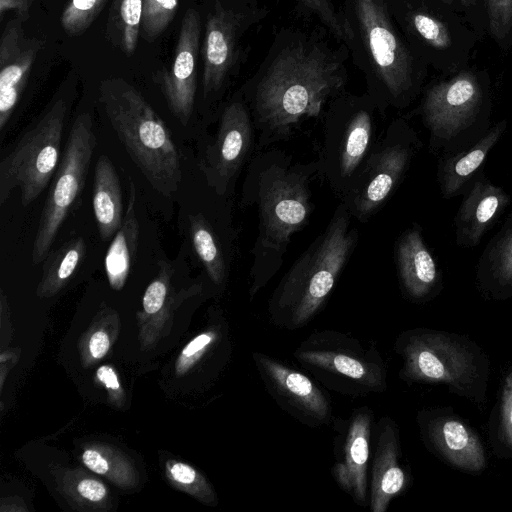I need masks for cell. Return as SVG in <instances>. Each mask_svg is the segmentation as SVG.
I'll return each instance as SVG.
<instances>
[{
  "label": "cell",
  "instance_id": "1",
  "mask_svg": "<svg viewBox=\"0 0 512 512\" xmlns=\"http://www.w3.org/2000/svg\"><path fill=\"white\" fill-rule=\"evenodd\" d=\"M318 172L317 162L297 163L278 150L250 159L241 205L253 204L258 212V233L251 249V297L280 270L292 235L308 223L310 181Z\"/></svg>",
  "mask_w": 512,
  "mask_h": 512
},
{
  "label": "cell",
  "instance_id": "2",
  "mask_svg": "<svg viewBox=\"0 0 512 512\" xmlns=\"http://www.w3.org/2000/svg\"><path fill=\"white\" fill-rule=\"evenodd\" d=\"M341 84L339 63L318 48L297 45L282 51L255 90L257 148L290 136L301 120L318 116Z\"/></svg>",
  "mask_w": 512,
  "mask_h": 512
},
{
  "label": "cell",
  "instance_id": "3",
  "mask_svg": "<svg viewBox=\"0 0 512 512\" xmlns=\"http://www.w3.org/2000/svg\"><path fill=\"white\" fill-rule=\"evenodd\" d=\"M99 100L118 139L150 185L170 197L182 179L170 130L145 97L121 78L105 79Z\"/></svg>",
  "mask_w": 512,
  "mask_h": 512
},
{
  "label": "cell",
  "instance_id": "4",
  "mask_svg": "<svg viewBox=\"0 0 512 512\" xmlns=\"http://www.w3.org/2000/svg\"><path fill=\"white\" fill-rule=\"evenodd\" d=\"M351 213L341 202L324 232L296 260L272 298L276 311L293 326L305 324L322 306L352 254L358 232Z\"/></svg>",
  "mask_w": 512,
  "mask_h": 512
},
{
  "label": "cell",
  "instance_id": "5",
  "mask_svg": "<svg viewBox=\"0 0 512 512\" xmlns=\"http://www.w3.org/2000/svg\"><path fill=\"white\" fill-rule=\"evenodd\" d=\"M419 114L429 133V152L436 157L469 147L491 127L487 95L468 71L430 87Z\"/></svg>",
  "mask_w": 512,
  "mask_h": 512
},
{
  "label": "cell",
  "instance_id": "6",
  "mask_svg": "<svg viewBox=\"0 0 512 512\" xmlns=\"http://www.w3.org/2000/svg\"><path fill=\"white\" fill-rule=\"evenodd\" d=\"M68 115L64 97L54 98L0 161V205L15 189L26 207L46 189L59 166Z\"/></svg>",
  "mask_w": 512,
  "mask_h": 512
},
{
  "label": "cell",
  "instance_id": "7",
  "mask_svg": "<svg viewBox=\"0 0 512 512\" xmlns=\"http://www.w3.org/2000/svg\"><path fill=\"white\" fill-rule=\"evenodd\" d=\"M97 140L90 113L77 115L69 131L59 166L49 187L33 241L31 260L43 262L80 197Z\"/></svg>",
  "mask_w": 512,
  "mask_h": 512
},
{
  "label": "cell",
  "instance_id": "8",
  "mask_svg": "<svg viewBox=\"0 0 512 512\" xmlns=\"http://www.w3.org/2000/svg\"><path fill=\"white\" fill-rule=\"evenodd\" d=\"M423 144L403 120L394 121L376 143L350 193L342 199L352 216L369 218L390 197L406 175Z\"/></svg>",
  "mask_w": 512,
  "mask_h": 512
},
{
  "label": "cell",
  "instance_id": "9",
  "mask_svg": "<svg viewBox=\"0 0 512 512\" xmlns=\"http://www.w3.org/2000/svg\"><path fill=\"white\" fill-rule=\"evenodd\" d=\"M372 111L351 108L349 113L329 115L324 128L318 171L343 199L353 189L375 147Z\"/></svg>",
  "mask_w": 512,
  "mask_h": 512
},
{
  "label": "cell",
  "instance_id": "10",
  "mask_svg": "<svg viewBox=\"0 0 512 512\" xmlns=\"http://www.w3.org/2000/svg\"><path fill=\"white\" fill-rule=\"evenodd\" d=\"M256 130L242 101L226 105L215 134L199 151L198 167L208 187L226 197L232 191L243 165L254 151Z\"/></svg>",
  "mask_w": 512,
  "mask_h": 512
},
{
  "label": "cell",
  "instance_id": "11",
  "mask_svg": "<svg viewBox=\"0 0 512 512\" xmlns=\"http://www.w3.org/2000/svg\"><path fill=\"white\" fill-rule=\"evenodd\" d=\"M363 40L378 75L393 99H401L412 87L408 51L396 35L381 0H356Z\"/></svg>",
  "mask_w": 512,
  "mask_h": 512
},
{
  "label": "cell",
  "instance_id": "12",
  "mask_svg": "<svg viewBox=\"0 0 512 512\" xmlns=\"http://www.w3.org/2000/svg\"><path fill=\"white\" fill-rule=\"evenodd\" d=\"M402 353L404 373L413 380L443 382L464 389L475 377L471 354L442 333L413 335Z\"/></svg>",
  "mask_w": 512,
  "mask_h": 512
},
{
  "label": "cell",
  "instance_id": "13",
  "mask_svg": "<svg viewBox=\"0 0 512 512\" xmlns=\"http://www.w3.org/2000/svg\"><path fill=\"white\" fill-rule=\"evenodd\" d=\"M200 32L198 12L188 9L181 21L173 61L159 77L167 105L182 125L189 122L195 104Z\"/></svg>",
  "mask_w": 512,
  "mask_h": 512
},
{
  "label": "cell",
  "instance_id": "14",
  "mask_svg": "<svg viewBox=\"0 0 512 512\" xmlns=\"http://www.w3.org/2000/svg\"><path fill=\"white\" fill-rule=\"evenodd\" d=\"M22 20H10L0 42V134L9 129L12 117L21 101L28 78L42 48V40L26 37Z\"/></svg>",
  "mask_w": 512,
  "mask_h": 512
},
{
  "label": "cell",
  "instance_id": "15",
  "mask_svg": "<svg viewBox=\"0 0 512 512\" xmlns=\"http://www.w3.org/2000/svg\"><path fill=\"white\" fill-rule=\"evenodd\" d=\"M506 190L495 185L482 173L463 195L454 217L455 243L462 248H474L494 226L510 205Z\"/></svg>",
  "mask_w": 512,
  "mask_h": 512
},
{
  "label": "cell",
  "instance_id": "16",
  "mask_svg": "<svg viewBox=\"0 0 512 512\" xmlns=\"http://www.w3.org/2000/svg\"><path fill=\"white\" fill-rule=\"evenodd\" d=\"M395 262L405 293L414 300L431 296L441 285L442 271L428 248L422 227L414 223L395 243Z\"/></svg>",
  "mask_w": 512,
  "mask_h": 512
},
{
  "label": "cell",
  "instance_id": "17",
  "mask_svg": "<svg viewBox=\"0 0 512 512\" xmlns=\"http://www.w3.org/2000/svg\"><path fill=\"white\" fill-rule=\"evenodd\" d=\"M507 130V121L501 120L476 142L453 154L440 156L436 178L442 198L449 200L464 195L481 175L489 153Z\"/></svg>",
  "mask_w": 512,
  "mask_h": 512
},
{
  "label": "cell",
  "instance_id": "18",
  "mask_svg": "<svg viewBox=\"0 0 512 512\" xmlns=\"http://www.w3.org/2000/svg\"><path fill=\"white\" fill-rule=\"evenodd\" d=\"M238 19L230 10L218 7L206 23L203 43V95L222 87L234 61Z\"/></svg>",
  "mask_w": 512,
  "mask_h": 512
},
{
  "label": "cell",
  "instance_id": "19",
  "mask_svg": "<svg viewBox=\"0 0 512 512\" xmlns=\"http://www.w3.org/2000/svg\"><path fill=\"white\" fill-rule=\"evenodd\" d=\"M347 432L342 456L333 468V475L343 490L356 502L365 505L367 465L370 454V414L365 411L356 413Z\"/></svg>",
  "mask_w": 512,
  "mask_h": 512
},
{
  "label": "cell",
  "instance_id": "20",
  "mask_svg": "<svg viewBox=\"0 0 512 512\" xmlns=\"http://www.w3.org/2000/svg\"><path fill=\"white\" fill-rule=\"evenodd\" d=\"M255 359L269 384L280 396L318 420L328 416L326 397L308 377L265 355L255 354Z\"/></svg>",
  "mask_w": 512,
  "mask_h": 512
},
{
  "label": "cell",
  "instance_id": "21",
  "mask_svg": "<svg viewBox=\"0 0 512 512\" xmlns=\"http://www.w3.org/2000/svg\"><path fill=\"white\" fill-rule=\"evenodd\" d=\"M399 445L395 426L389 419L379 431L373 460L370 506L372 512H385L390 501L405 485V474L399 465Z\"/></svg>",
  "mask_w": 512,
  "mask_h": 512
},
{
  "label": "cell",
  "instance_id": "22",
  "mask_svg": "<svg viewBox=\"0 0 512 512\" xmlns=\"http://www.w3.org/2000/svg\"><path fill=\"white\" fill-rule=\"evenodd\" d=\"M476 277L480 286L495 297L512 295V213L482 250Z\"/></svg>",
  "mask_w": 512,
  "mask_h": 512
},
{
  "label": "cell",
  "instance_id": "23",
  "mask_svg": "<svg viewBox=\"0 0 512 512\" xmlns=\"http://www.w3.org/2000/svg\"><path fill=\"white\" fill-rule=\"evenodd\" d=\"M302 363L344 376L372 389L384 384L383 368L356 352L341 348H307L295 353Z\"/></svg>",
  "mask_w": 512,
  "mask_h": 512
},
{
  "label": "cell",
  "instance_id": "24",
  "mask_svg": "<svg viewBox=\"0 0 512 512\" xmlns=\"http://www.w3.org/2000/svg\"><path fill=\"white\" fill-rule=\"evenodd\" d=\"M429 434L436 448L453 465L468 471H479L485 466V455L478 437L458 419H436L430 425Z\"/></svg>",
  "mask_w": 512,
  "mask_h": 512
},
{
  "label": "cell",
  "instance_id": "25",
  "mask_svg": "<svg viewBox=\"0 0 512 512\" xmlns=\"http://www.w3.org/2000/svg\"><path fill=\"white\" fill-rule=\"evenodd\" d=\"M92 205L100 238L109 241L121 226L124 215L119 177L106 155H101L95 166Z\"/></svg>",
  "mask_w": 512,
  "mask_h": 512
},
{
  "label": "cell",
  "instance_id": "26",
  "mask_svg": "<svg viewBox=\"0 0 512 512\" xmlns=\"http://www.w3.org/2000/svg\"><path fill=\"white\" fill-rule=\"evenodd\" d=\"M188 236L211 281L216 285L224 284L231 263L233 241L223 239L220 231L202 213L188 216Z\"/></svg>",
  "mask_w": 512,
  "mask_h": 512
},
{
  "label": "cell",
  "instance_id": "27",
  "mask_svg": "<svg viewBox=\"0 0 512 512\" xmlns=\"http://www.w3.org/2000/svg\"><path fill=\"white\" fill-rule=\"evenodd\" d=\"M136 187L130 178L128 206L123 221L106 251L104 266L109 285L121 290L136 257L139 240V222L136 211Z\"/></svg>",
  "mask_w": 512,
  "mask_h": 512
},
{
  "label": "cell",
  "instance_id": "28",
  "mask_svg": "<svg viewBox=\"0 0 512 512\" xmlns=\"http://www.w3.org/2000/svg\"><path fill=\"white\" fill-rule=\"evenodd\" d=\"M86 250V243L81 236L72 237L56 249H51L42 262L38 294L51 296L57 293L74 275L85 257Z\"/></svg>",
  "mask_w": 512,
  "mask_h": 512
},
{
  "label": "cell",
  "instance_id": "29",
  "mask_svg": "<svg viewBox=\"0 0 512 512\" xmlns=\"http://www.w3.org/2000/svg\"><path fill=\"white\" fill-rule=\"evenodd\" d=\"M83 464L123 488L134 486L136 473L128 459L113 447L94 445L81 454Z\"/></svg>",
  "mask_w": 512,
  "mask_h": 512
},
{
  "label": "cell",
  "instance_id": "30",
  "mask_svg": "<svg viewBox=\"0 0 512 512\" xmlns=\"http://www.w3.org/2000/svg\"><path fill=\"white\" fill-rule=\"evenodd\" d=\"M113 8L119 45L125 54L131 55L137 48L141 33L143 0H115Z\"/></svg>",
  "mask_w": 512,
  "mask_h": 512
},
{
  "label": "cell",
  "instance_id": "31",
  "mask_svg": "<svg viewBox=\"0 0 512 512\" xmlns=\"http://www.w3.org/2000/svg\"><path fill=\"white\" fill-rule=\"evenodd\" d=\"M166 475L174 486L202 502L211 504L215 501V494L211 485L192 466L179 461H168L166 463Z\"/></svg>",
  "mask_w": 512,
  "mask_h": 512
},
{
  "label": "cell",
  "instance_id": "32",
  "mask_svg": "<svg viewBox=\"0 0 512 512\" xmlns=\"http://www.w3.org/2000/svg\"><path fill=\"white\" fill-rule=\"evenodd\" d=\"M179 0H143L141 33L151 42L170 25L178 10Z\"/></svg>",
  "mask_w": 512,
  "mask_h": 512
},
{
  "label": "cell",
  "instance_id": "33",
  "mask_svg": "<svg viewBox=\"0 0 512 512\" xmlns=\"http://www.w3.org/2000/svg\"><path fill=\"white\" fill-rule=\"evenodd\" d=\"M107 0H70L61 15V26L69 36H79L92 25Z\"/></svg>",
  "mask_w": 512,
  "mask_h": 512
},
{
  "label": "cell",
  "instance_id": "34",
  "mask_svg": "<svg viewBox=\"0 0 512 512\" xmlns=\"http://www.w3.org/2000/svg\"><path fill=\"white\" fill-rule=\"evenodd\" d=\"M412 23L417 33L431 46L446 49L451 46V37L447 27L438 19L425 13L413 15Z\"/></svg>",
  "mask_w": 512,
  "mask_h": 512
},
{
  "label": "cell",
  "instance_id": "35",
  "mask_svg": "<svg viewBox=\"0 0 512 512\" xmlns=\"http://www.w3.org/2000/svg\"><path fill=\"white\" fill-rule=\"evenodd\" d=\"M303 6L315 13L332 32L345 40L353 38L349 24L339 16L330 0H298Z\"/></svg>",
  "mask_w": 512,
  "mask_h": 512
},
{
  "label": "cell",
  "instance_id": "36",
  "mask_svg": "<svg viewBox=\"0 0 512 512\" xmlns=\"http://www.w3.org/2000/svg\"><path fill=\"white\" fill-rule=\"evenodd\" d=\"M489 30L497 40H502L512 28V0H485Z\"/></svg>",
  "mask_w": 512,
  "mask_h": 512
},
{
  "label": "cell",
  "instance_id": "37",
  "mask_svg": "<svg viewBox=\"0 0 512 512\" xmlns=\"http://www.w3.org/2000/svg\"><path fill=\"white\" fill-rule=\"evenodd\" d=\"M216 338L214 331H206L192 339L181 351L175 369L178 376L186 373L207 351Z\"/></svg>",
  "mask_w": 512,
  "mask_h": 512
},
{
  "label": "cell",
  "instance_id": "38",
  "mask_svg": "<svg viewBox=\"0 0 512 512\" xmlns=\"http://www.w3.org/2000/svg\"><path fill=\"white\" fill-rule=\"evenodd\" d=\"M73 489L77 498L85 503L102 505L108 498L107 487L93 477L84 476L79 478Z\"/></svg>",
  "mask_w": 512,
  "mask_h": 512
},
{
  "label": "cell",
  "instance_id": "39",
  "mask_svg": "<svg viewBox=\"0 0 512 512\" xmlns=\"http://www.w3.org/2000/svg\"><path fill=\"white\" fill-rule=\"evenodd\" d=\"M502 428L505 440L512 448V372L506 378L503 389Z\"/></svg>",
  "mask_w": 512,
  "mask_h": 512
},
{
  "label": "cell",
  "instance_id": "40",
  "mask_svg": "<svg viewBox=\"0 0 512 512\" xmlns=\"http://www.w3.org/2000/svg\"><path fill=\"white\" fill-rule=\"evenodd\" d=\"M110 348V340L106 332L98 330L89 339V352L94 359L103 358Z\"/></svg>",
  "mask_w": 512,
  "mask_h": 512
},
{
  "label": "cell",
  "instance_id": "41",
  "mask_svg": "<svg viewBox=\"0 0 512 512\" xmlns=\"http://www.w3.org/2000/svg\"><path fill=\"white\" fill-rule=\"evenodd\" d=\"M34 0H0V15L7 11H14L19 19L25 21L29 17L30 8Z\"/></svg>",
  "mask_w": 512,
  "mask_h": 512
},
{
  "label": "cell",
  "instance_id": "42",
  "mask_svg": "<svg viewBox=\"0 0 512 512\" xmlns=\"http://www.w3.org/2000/svg\"><path fill=\"white\" fill-rule=\"evenodd\" d=\"M96 377L108 390L116 392L120 390V382L113 367L101 366L96 372Z\"/></svg>",
  "mask_w": 512,
  "mask_h": 512
},
{
  "label": "cell",
  "instance_id": "43",
  "mask_svg": "<svg viewBox=\"0 0 512 512\" xmlns=\"http://www.w3.org/2000/svg\"><path fill=\"white\" fill-rule=\"evenodd\" d=\"M476 0H463V3L466 5V6H471L475 3Z\"/></svg>",
  "mask_w": 512,
  "mask_h": 512
},
{
  "label": "cell",
  "instance_id": "44",
  "mask_svg": "<svg viewBox=\"0 0 512 512\" xmlns=\"http://www.w3.org/2000/svg\"><path fill=\"white\" fill-rule=\"evenodd\" d=\"M444 3L446 4H451L453 2V0H442Z\"/></svg>",
  "mask_w": 512,
  "mask_h": 512
}]
</instances>
